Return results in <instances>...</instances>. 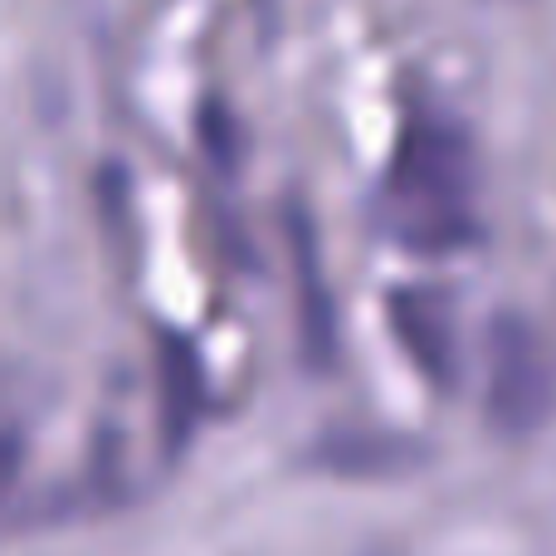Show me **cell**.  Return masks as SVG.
<instances>
[{
    "label": "cell",
    "instance_id": "3957f363",
    "mask_svg": "<svg viewBox=\"0 0 556 556\" xmlns=\"http://www.w3.org/2000/svg\"><path fill=\"white\" fill-rule=\"evenodd\" d=\"M391 323L410 362L434 381L454 376V323L440 293H395L391 298Z\"/></svg>",
    "mask_w": 556,
    "mask_h": 556
},
{
    "label": "cell",
    "instance_id": "6da1fadb",
    "mask_svg": "<svg viewBox=\"0 0 556 556\" xmlns=\"http://www.w3.org/2000/svg\"><path fill=\"white\" fill-rule=\"evenodd\" d=\"M381 220L395 244L420 254L473 244V142L454 117L415 113L401 127L381 186Z\"/></svg>",
    "mask_w": 556,
    "mask_h": 556
},
{
    "label": "cell",
    "instance_id": "7a4b0ae2",
    "mask_svg": "<svg viewBox=\"0 0 556 556\" xmlns=\"http://www.w3.org/2000/svg\"><path fill=\"white\" fill-rule=\"evenodd\" d=\"M483 415L498 434L522 440L556 415V356L522 313H493L483 332Z\"/></svg>",
    "mask_w": 556,
    "mask_h": 556
}]
</instances>
